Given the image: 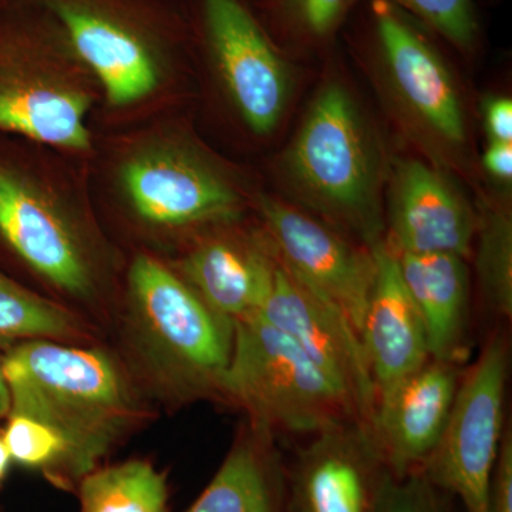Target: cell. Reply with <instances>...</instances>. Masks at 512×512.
Masks as SVG:
<instances>
[{
    "instance_id": "2",
    "label": "cell",
    "mask_w": 512,
    "mask_h": 512,
    "mask_svg": "<svg viewBox=\"0 0 512 512\" xmlns=\"http://www.w3.org/2000/svg\"><path fill=\"white\" fill-rule=\"evenodd\" d=\"M0 131L70 151L92 148V96L55 25L26 0L0 9Z\"/></svg>"
},
{
    "instance_id": "15",
    "label": "cell",
    "mask_w": 512,
    "mask_h": 512,
    "mask_svg": "<svg viewBox=\"0 0 512 512\" xmlns=\"http://www.w3.org/2000/svg\"><path fill=\"white\" fill-rule=\"evenodd\" d=\"M460 379L458 363L430 359L377 393L370 431L392 476L416 473L431 456L446 427Z\"/></svg>"
},
{
    "instance_id": "9",
    "label": "cell",
    "mask_w": 512,
    "mask_h": 512,
    "mask_svg": "<svg viewBox=\"0 0 512 512\" xmlns=\"http://www.w3.org/2000/svg\"><path fill=\"white\" fill-rule=\"evenodd\" d=\"M120 185L138 217L157 227L227 221L239 208L227 178L197 151L174 141L131 153L121 164Z\"/></svg>"
},
{
    "instance_id": "20",
    "label": "cell",
    "mask_w": 512,
    "mask_h": 512,
    "mask_svg": "<svg viewBox=\"0 0 512 512\" xmlns=\"http://www.w3.org/2000/svg\"><path fill=\"white\" fill-rule=\"evenodd\" d=\"M187 512H278L271 460L254 437H244Z\"/></svg>"
},
{
    "instance_id": "22",
    "label": "cell",
    "mask_w": 512,
    "mask_h": 512,
    "mask_svg": "<svg viewBox=\"0 0 512 512\" xmlns=\"http://www.w3.org/2000/svg\"><path fill=\"white\" fill-rule=\"evenodd\" d=\"M74 316L0 272V343L69 340L79 335Z\"/></svg>"
},
{
    "instance_id": "1",
    "label": "cell",
    "mask_w": 512,
    "mask_h": 512,
    "mask_svg": "<svg viewBox=\"0 0 512 512\" xmlns=\"http://www.w3.org/2000/svg\"><path fill=\"white\" fill-rule=\"evenodd\" d=\"M10 413L50 427L66 448L63 480H82L128 430L134 400L117 363L60 340L16 343L3 357Z\"/></svg>"
},
{
    "instance_id": "32",
    "label": "cell",
    "mask_w": 512,
    "mask_h": 512,
    "mask_svg": "<svg viewBox=\"0 0 512 512\" xmlns=\"http://www.w3.org/2000/svg\"><path fill=\"white\" fill-rule=\"evenodd\" d=\"M10 460H12V457H10L8 447H6L3 437H0V483L6 477V473H8Z\"/></svg>"
},
{
    "instance_id": "30",
    "label": "cell",
    "mask_w": 512,
    "mask_h": 512,
    "mask_svg": "<svg viewBox=\"0 0 512 512\" xmlns=\"http://www.w3.org/2000/svg\"><path fill=\"white\" fill-rule=\"evenodd\" d=\"M484 170L494 180L511 183L512 180V143H490L483 156Z\"/></svg>"
},
{
    "instance_id": "11",
    "label": "cell",
    "mask_w": 512,
    "mask_h": 512,
    "mask_svg": "<svg viewBox=\"0 0 512 512\" xmlns=\"http://www.w3.org/2000/svg\"><path fill=\"white\" fill-rule=\"evenodd\" d=\"M205 43L239 116L272 133L289 97L288 67L242 0H201Z\"/></svg>"
},
{
    "instance_id": "29",
    "label": "cell",
    "mask_w": 512,
    "mask_h": 512,
    "mask_svg": "<svg viewBox=\"0 0 512 512\" xmlns=\"http://www.w3.org/2000/svg\"><path fill=\"white\" fill-rule=\"evenodd\" d=\"M485 133L490 143H512V101L490 97L483 107Z\"/></svg>"
},
{
    "instance_id": "27",
    "label": "cell",
    "mask_w": 512,
    "mask_h": 512,
    "mask_svg": "<svg viewBox=\"0 0 512 512\" xmlns=\"http://www.w3.org/2000/svg\"><path fill=\"white\" fill-rule=\"evenodd\" d=\"M350 0H286L293 20L315 37L330 35L339 25Z\"/></svg>"
},
{
    "instance_id": "16",
    "label": "cell",
    "mask_w": 512,
    "mask_h": 512,
    "mask_svg": "<svg viewBox=\"0 0 512 512\" xmlns=\"http://www.w3.org/2000/svg\"><path fill=\"white\" fill-rule=\"evenodd\" d=\"M478 218L436 170L420 161L396 167L390 191V242L396 254H454L467 258Z\"/></svg>"
},
{
    "instance_id": "3",
    "label": "cell",
    "mask_w": 512,
    "mask_h": 512,
    "mask_svg": "<svg viewBox=\"0 0 512 512\" xmlns=\"http://www.w3.org/2000/svg\"><path fill=\"white\" fill-rule=\"evenodd\" d=\"M286 167L312 207L352 229L369 249L383 241L379 158L345 87L330 83L320 90L289 148Z\"/></svg>"
},
{
    "instance_id": "6",
    "label": "cell",
    "mask_w": 512,
    "mask_h": 512,
    "mask_svg": "<svg viewBox=\"0 0 512 512\" xmlns=\"http://www.w3.org/2000/svg\"><path fill=\"white\" fill-rule=\"evenodd\" d=\"M45 13L77 63L96 77L110 106L151 96L163 76L167 32L138 0H26Z\"/></svg>"
},
{
    "instance_id": "19",
    "label": "cell",
    "mask_w": 512,
    "mask_h": 512,
    "mask_svg": "<svg viewBox=\"0 0 512 512\" xmlns=\"http://www.w3.org/2000/svg\"><path fill=\"white\" fill-rule=\"evenodd\" d=\"M396 255L404 285L423 320L431 359L460 363L470 292L466 258L454 254Z\"/></svg>"
},
{
    "instance_id": "17",
    "label": "cell",
    "mask_w": 512,
    "mask_h": 512,
    "mask_svg": "<svg viewBox=\"0 0 512 512\" xmlns=\"http://www.w3.org/2000/svg\"><path fill=\"white\" fill-rule=\"evenodd\" d=\"M370 249L376 259V278L360 340L377 394L412 375L431 357L426 329L404 285L397 255L384 241Z\"/></svg>"
},
{
    "instance_id": "10",
    "label": "cell",
    "mask_w": 512,
    "mask_h": 512,
    "mask_svg": "<svg viewBox=\"0 0 512 512\" xmlns=\"http://www.w3.org/2000/svg\"><path fill=\"white\" fill-rule=\"evenodd\" d=\"M261 212L279 264L355 326L360 335L376 278L372 249H359L332 228L271 198Z\"/></svg>"
},
{
    "instance_id": "14",
    "label": "cell",
    "mask_w": 512,
    "mask_h": 512,
    "mask_svg": "<svg viewBox=\"0 0 512 512\" xmlns=\"http://www.w3.org/2000/svg\"><path fill=\"white\" fill-rule=\"evenodd\" d=\"M387 468L372 431L349 420L313 434L293 471L291 512H373Z\"/></svg>"
},
{
    "instance_id": "12",
    "label": "cell",
    "mask_w": 512,
    "mask_h": 512,
    "mask_svg": "<svg viewBox=\"0 0 512 512\" xmlns=\"http://www.w3.org/2000/svg\"><path fill=\"white\" fill-rule=\"evenodd\" d=\"M256 315L284 332L349 397L357 417L370 427L376 386L355 326L328 302L309 291L282 266Z\"/></svg>"
},
{
    "instance_id": "24",
    "label": "cell",
    "mask_w": 512,
    "mask_h": 512,
    "mask_svg": "<svg viewBox=\"0 0 512 512\" xmlns=\"http://www.w3.org/2000/svg\"><path fill=\"white\" fill-rule=\"evenodd\" d=\"M8 417L2 437L12 460L63 480L66 448L62 439L40 421L20 414H9Z\"/></svg>"
},
{
    "instance_id": "18",
    "label": "cell",
    "mask_w": 512,
    "mask_h": 512,
    "mask_svg": "<svg viewBox=\"0 0 512 512\" xmlns=\"http://www.w3.org/2000/svg\"><path fill=\"white\" fill-rule=\"evenodd\" d=\"M278 262L254 245L228 238L201 242L181 262V278L218 316L235 323L261 311Z\"/></svg>"
},
{
    "instance_id": "31",
    "label": "cell",
    "mask_w": 512,
    "mask_h": 512,
    "mask_svg": "<svg viewBox=\"0 0 512 512\" xmlns=\"http://www.w3.org/2000/svg\"><path fill=\"white\" fill-rule=\"evenodd\" d=\"M3 357L0 355V420L5 419L10 413V393L5 370H3Z\"/></svg>"
},
{
    "instance_id": "21",
    "label": "cell",
    "mask_w": 512,
    "mask_h": 512,
    "mask_svg": "<svg viewBox=\"0 0 512 512\" xmlns=\"http://www.w3.org/2000/svg\"><path fill=\"white\" fill-rule=\"evenodd\" d=\"M167 481L147 461L133 460L82 478V512H167Z\"/></svg>"
},
{
    "instance_id": "25",
    "label": "cell",
    "mask_w": 512,
    "mask_h": 512,
    "mask_svg": "<svg viewBox=\"0 0 512 512\" xmlns=\"http://www.w3.org/2000/svg\"><path fill=\"white\" fill-rule=\"evenodd\" d=\"M414 20L460 49L476 42L478 22L473 0H389Z\"/></svg>"
},
{
    "instance_id": "8",
    "label": "cell",
    "mask_w": 512,
    "mask_h": 512,
    "mask_svg": "<svg viewBox=\"0 0 512 512\" xmlns=\"http://www.w3.org/2000/svg\"><path fill=\"white\" fill-rule=\"evenodd\" d=\"M0 237L60 291L76 298L93 295L96 266L82 228L45 185L2 163Z\"/></svg>"
},
{
    "instance_id": "13",
    "label": "cell",
    "mask_w": 512,
    "mask_h": 512,
    "mask_svg": "<svg viewBox=\"0 0 512 512\" xmlns=\"http://www.w3.org/2000/svg\"><path fill=\"white\" fill-rule=\"evenodd\" d=\"M377 45L394 92L406 109L448 144L466 140V119L446 63L414 19L390 3L373 0Z\"/></svg>"
},
{
    "instance_id": "23",
    "label": "cell",
    "mask_w": 512,
    "mask_h": 512,
    "mask_svg": "<svg viewBox=\"0 0 512 512\" xmlns=\"http://www.w3.org/2000/svg\"><path fill=\"white\" fill-rule=\"evenodd\" d=\"M477 275L488 308L498 316L512 318V224L500 210L478 218Z\"/></svg>"
},
{
    "instance_id": "4",
    "label": "cell",
    "mask_w": 512,
    "mask_h": 512,
    "mask_svg": "<svg viewBox=\"0 0 512 512\" xmlns=\"http://www.w3.org/2000/svg\"><path fill=\"white\" fill-rule=\"evenodd\" d=\"M220 393L244 407L265 434H316L359 420L349 397L291 338L259 315L234 323Z\"/></svg>"
},
{
    "instance_id": "28",
    "label": "cell",
    "mask_w": 512,
    "mask_h": 512,
    "mask_svg": "<svg viewBox=\"0 0 512 512\" xmlns=\"http://www.w3.org/2000/svg\"><path fill=\"white\" fill-rule=\"evenodd\" d=\"M487 512H512V434L504 431L495 463L490 490H488Z\"/></svg>"
},
{
    "instance_id": "7",
    "label": "cell",
    "mask_w": 512,
    "mask_h": 512,
    "mask_svg": "<svg viewBox=\"0 0 512 512\" xmlns=\"http://www.w3.org/2000/svg\"><path fill=\"white\" fill-rule=\"evenodd\" d=\"M510 353L494 335L460 384L446 427L420 473L460 498L467 512H487L488 490L504 436Z\"/></svg>"
},
{
    "instance_id": "26",
    "label": "cell",
    "mask_w": 512,
    "mask_h": 512,
    "mask_svg": "<svg viewBox=\"0 0 512 512\" xmlns=\"http://www.w3.org/2000/svg\"><path fill=\"white\" fill-rule=\"evenodd\" d=\"M437 488L420 471L394 477L387 471L373 512H440Z\"/></svg>"
},
{
    "instance_id": "5",
    "label": "cell",
    "mask_w": 512,
    "mask_h": 512,
    "mask_svg": "<svg viewBox=\"0 0 512 512\" xmlns=\"http://www.w3.org/2000/svg\"><path fill=\"white\" fill-rule=\"evenodd\" d=\"M128 293L131 322L151 365L185 394L220 392L234 323L211 311L181 276L148 255L131 264Z\"/></svg>"
}]
</instances>
